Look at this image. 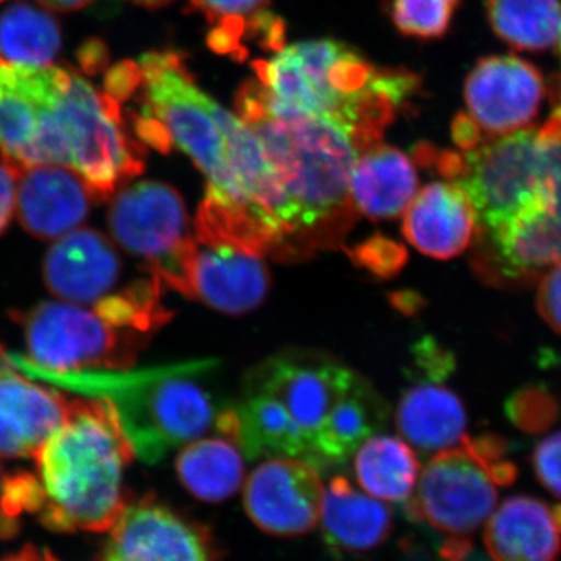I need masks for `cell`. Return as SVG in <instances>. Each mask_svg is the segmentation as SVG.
Here are the masks:
<instances>
[{
	"label": "cell",
	"mask_w": 561,
	"mask_h": 561,
	"mask_svg": "<svg viewBox=\"0 0 561 561\" xmlns=\"http://www.w3.org/2000/svg\"><path fill=\"white\" fill-rule=\"evenodd\" d=\"M236 108L260 139L294 208L295 260L334 249L356 217L351 173L367 144L341 122L273 101L260 81L243 84Z\"/></svg>",
	"instance_id": "cell-1"
},
{
	"label": "cell",
	"mask_w": 561,
	"mask_h": 561,
	"mask_svg": "<svg viewBox=\"0 0 561 561\" xmlns=\"http://www.w3.org/2000/svg\"><path fill=\"white\" fill-rule=\"evenodd\" d=\"M14 367L31 379L88 398L105 400L116 413L133 454L154 465L180 446L197 440L216 423L217 408L205 379L216 360H190L144 370L55 373L11 353Z\"/></svg>",
	"instance_id": "cell-2"
},
{
	"label": "cell",
	"mask_w": 561,
	"mask_h": 561,
	"mask_svg": "<svg viewBox=\"0 0 561 561\" xmlns=\"http://www.w3.org/2000/svg\"><path fill=\"white\" fill-rule=\"evenodd\" d=\"M135 457L111 405L70 401L68 419L33 456L43 490L39 523L54 531H108L127 505L124 472Z\"/></svg>",
	"instance_id": "cell-3"
},
{
	"label": "cell",
	"mask_w": 561,
	"mask_h": 561,
	"mask_svg": "<svg viewBox=\"0 0 561 561\" xmlns=\"http://www.w3.org/2000/svg\"><path fill=\"white\" fill-rule=\"evenodd\" d=\"M253 69L273 101L341 122L368 147L381 142L387 125L419 88L413 73L378 69L332 39L280 47Z\"/></svg>",
	"instance_id": "cell-4"
},
{
	"label": "cell",
	"mask_w": 561,
	"mask_h": 561,
	"mask_svg": "<svg viewBox=\"0 0 561 561\" xmlns=\"http://www.w3.org/2000/svg\"><path fill=\"white\" fill-rule=\"evenodd\" d=\"M140 114H131L140 142L168 153L179 147L208 180L203 205L236 232L250 231L232 179L225 117L228 111L195 83L176 51H150L139 61Z\"/></svg>",
	"instance_id": "cell-5"
},
{
	"label": "cell",
	"mask_w": 561,
	"mask_h": 561,
	"mask_svg": "<svg viewBox=\"0 0 561 561\" xmlns=\"http://www.w3.org/2000/svg\"><path fill=\"white\" fill-rule=\"evenodd\" d=\"M39 113L32 165H62L108 201L146 168L144 147L128 130L121 103L61 68ZM31 165V168H32Z\"/></svg>",
	"instance_id": "cell-6"
},
{
	"label": "cell",
	"mask_w": 561,
	"mask_h": 561,
	"mask_svg": "<svg viewBox=\"0 0 561 561\" xmlns=\"http://www.w3.org/2000/svg\"><path fill=\"white\" fill-rule=\"evenodd\" d=\"M416 154L465 192L478 217L476 236L496 230L538 203L557 206L535 128L485 138L468 150L421 146Z\"/></svg>",
	"instance_id": "cell-7"
},
{
	"label": "cell",
	"mask_w": 561,
	"mask_h": 561,
	"mask_svg": "<svg viewBox=\"0 0 561 561\" xmlns=\"http://www.w3.org/2000/svg\"><path fill=\"white\" fill-rule=\"evenodd\" d=\"M461 448L445 449L421 472L408 512L451 538L481 529L497 504V486L515 482L505 442L494 435L465 437Z\"/></svg>",
	"instance_id": "cell-8"
},
{
	"label": "cell",
	"mask_w": 561,
	"mask_h": 561,
	"mask_svg": "<svg viewBox=\"0 0 561 561\" xmlns=\"http://www.w3.org/2000/svg\"><path fill=\"white\" fill-rule=\"evenodd\" d=\"M11 317L24 330L25 359L47 371L127 370L147 342V335L117 330L76 302H38Z\"/></svg>",
	"instance_id": "cell-9"
},
{
	"label": "cell",
	"mask_w": 561,
	"mask_h": 561,
	"mask_svg": "<svg viewBox=\"0 0 561 561\" xmlns=\"http://www.w3.org/2000/svg\"><path fill=\"white\" fill-rule=\"evenodd\" d=\"M362 381L357 373L324 354L290 351L253 368L243 389L264 391L279 402L305 438L306 463L313 467L317 442L332 412Z\"/></svg>",
	"instance_id": "cell-10"
},
{
	"label": "cell",
	"mask_w": 561,
	"mask_h": 561,
	"mask_svg": "<svg viewBox=\"0 0 561 561\" xmlns=\"http://www.w3.org/2000/svg\"><path fill=\"white\" fill-rule=\"evenodd\" d=\"M158 278L184 297L234 316L256 309L271 289V273L262 256L195 238L183 243Z\"/></svg>",
	"instance_id": "cell-11"
},
{
	"label": "cell",
	"mask_w": 561,
	"mask_h": 561,
	"mask_svg": "<svg viewBox=\"0 0 561 561\" xmlns=\"http://www.w3.org/2000/svg\"><path fill=\"white\" fill-rule=\"evenodd\" d=\"M98 561H221L208 527L157 497L127 502Z\"/></svg>",
	"instance_id": "cell-12"
},
{
	"label": "cell",
	"mask_w": 561,
	"mask_h": 561,
	"mask_svg": "<svg viewBox=\"0 0 561 561\" xmlns=\"http://www.w3.org/2000/svg\"><path fill=\"white\" fill-rule=\"evenodd\" d=\"M190 217L179 192L160 181H139L114 194L108 227L122 249L144 262L147 273L160 267L191 238Z\"/></svg>",
	"instance_id": "cell-13"
},
{
	"label": "cell",
	"mask_w": 561,
	"mask_h": 561,
	"mask_svg": "<svg viewBox=\"0 0 561 561\" xmlns=\"http://www.w3.org/2000/svg\"><path fill=\"white\" fill-rule=\"evenodd\" d=\"M323 497V482L312 465L272 457L247 479L243 508L264 534L294 538L319 526Z\"/></svg>",
	"instance_id": "cell-14"
},
{
	"label": "cell",
	"mask_w": 561,
	"mask_h": 561,
	"mask_svg": "<svg viewBox=\"0 0 561 561\" xmlns=\"http://www.w3.org/2000/svg\"><path fill=\"white\" fill-rule=\"evenodd\" d=\"M545 98L540 70L512 55L483 58L465 81L467 116L478 125L483 138L529 128Z\"/></svg>",
	"instance_id": "cell-15"
},
{
	"label": "cell",
	"mask_w": 561,
	"mask_h": 561,
	"mask_svg": "<svg viewBox=\"0 0 561 561\" xmlns=\"http://www.w3.org/2000/svg\"><path fill=\"white\" fill-rule=\"evenodd\" d=\"M70 401L33 383L0 343V457H33L68 419Z\"/></svg>",
	"instance_id": "cell-16"
},
{
	"label": "cell",
	"mask_w": 561,
	"mask_h": 561,
	"mask_svg": "<svg viewBox=\"0 0 561 561\" xmlns=\"http://www.w3.org/2000/svg\"><path fill=\"white\" fill-rule=\"evenodd\" d=\"M116 247L101 231L80 228L61 236L43 261V279L54 297L94 305L119 283Z\"/></svg>",
	"instance_id": "cell-17"
},
{
	"label": "cell",
	"mask_w": 561,
	"mask_h": 561,
	"mask_svg": "<svg viewBox=\"0 0 561 561\" xmlns=\"http://www.w3.org/2000/svg\"><path fill=\"white\" fill-rule=\"evenodd\" d=\"M90 187L62 165H32L18 171L16 210L33 238L54 241L77 230L90 214Z\"/></svg>",
	"instance_id": "cell-18"
},
{
	"label": "cell",
	"mask_w": 561,
	"mask_h": 561,
	"mask_svg": "<svg viewBox=\"0 0 561 561\" xmlns=\"http://www.w3.org/2000/svg\"><path fill=\"white\" fill-rule=\"evenodd\" d=\"M478 231V217L465 192L451 181H435L405 208L402 232L421 253L451 260L467 250Z\"/></svg>",
	"instance_id": "cell-19"
},
{
	"label": "cell",
	"mask_w": 561,
	"mask_h": 561,
	"mask_svg": "<svg viewBox=\"0 0 561 561\" xmlns=\"http://www.w3.org/2000/svg\"><path fill=\"white\" fill-rule=\"evenodd\" d=\"M60 69L0 66V153L16 172L32 165L41 108Z\"/></svg>",
	"instance_id": "cell-20"
},
{
	"label": "cell",
	"mask_w": 561,
	"mask_h": 561,
	"mask_svg": "<svg viewBox=\"0 0 561 561\" xmlns=\"http://www.w3.org/2000/svg\"><path fill=\"white\" fill-rule=\"evenodd\" d=\"M483 542L494 561H556L561 552L551 508L530 496L502 502L486 519Z\"/></svg>",
	"instance_id": "cell-21"
},
{
	"label": "cell",
	"mask_w": 561,
	"mask_h": 561,
	"mask_svg": "<svg viewBox=\"0 0 561 561\" xmlns=\"http://www.w3.org/2000/svg\"><path fill=\"white\" fill-rule=\"evenodd\" d=\"M419 187L413 162L408 154L382 142L359 154L350 181L354 209L373 220L393 219L408 208Z\"/></svg>",
	"instance_id": "cell-22"
},
{
	"label": "cell",
	"mask_w": 561,
	"mask_h": 561,
	"mask_svg": "<svg viewBox=\"0 0 561 561\" xmlns=\"http://www.w3.org/2000/svg\"><path fill=\"white\" fill-rule=\"evenodd\" d=\"M321 535L335 552L359 553L379 548L391 531L390 508L335 476L324 490Z\"/></svg>",
	"instance_id": "cell-23"
},
{
	"label": "cell",
	"mask_w": 561,
	"mask_h": 561,
	"mask_svg": "<svg viewBox=\"0 0 561 561\" xmlns=\"http://www.w3.org/2000/svg\"><path fill=\"white\" fill-rule=\"evenodd\" d=\"M397 424L402 437L421 453L445 451L467 437V412L460 398L437 383H420L404 391Z\"/></svg>",
	"instance_id": "cell-24"
},
{
	"label": "cell",
	"mask_w": 561,
	"mask_h": 561,
	"mask_svg": "<svg viewBox=\"0 0 561 561\" xmlns=\"http://www.w3.org/2000/svg\"><path fill=\"white\" fill-rule=\"evenodd\" d=\"M268 3L271 0H191L209 21L210 49L234 58L245 57L247 39H257L271 50L286 46L284 24L268 11Z\"/></svg>",
	"instance_id": "cell-25"
},
{
	"label": "cell",
	"mask_w": 561,
	"mask_h": 561,
	"mask_svg": "<svg viewBox=\"0 0 561 561\" xmlns=\"http://www.w3.org/2000/svg\"><path fill=\"white\" fill-rule=\"evenodd\" d=\"M175 468L184 489L205 502L230 500L241 489L245 476L241 448L230 438L187 443L176 457Z\"/></svg>",
	"instance_id": "cell-26"
},
{
	"label": "cell",
	"mask_w": 561,
	"mask_h": 561,
	"mask_svg": "<svg viewBox=\"0 0 561 561\" xmlns=\"http://www.w3.org/2000/svg\"><path fill=\"white\" fill-rule=\"evenodd\" d=\"M356 451L357 482L371 497L387 502L411 500L420 463L408 443L394 437H370Z\"/></svg>",
	"instance_id": "cell-27"
},
{
	"label": "cell",
	"mask_w": 561,
	"mask_h": 561,
	"mask_svg": "<svg viewBox=\"0 0 561 561\" xmlns=\"http://www.w3.org/2000/svg\"><path fill=\"white\" fill-rule=\"evenodd\" d=\"M486 16L515 49L561 51V0H486Z\"/></svg>",
	"instance_id": "cell-28"
},
{
	"label": "cell",
	"mask_w": 561,
	"mask_h": 561,
	"mask_svg": "<svg viewBox=\"0 0 561 561\" xmlns=\"http://www.w3.org/2000/svg\"><path fill=\"white\" fill-rule=\"evenodd\" d=\"M60 49V27L46 11L16 3L0 16V55L10 65L47 68Z\"/></svg>",
	"instance_id": "cell-29"
},
{
	"label": "cell",
	"mask_w": 561,
	"mask_h": 561,
	"mask_svg": "<svg viewBox=\"0 0 561 561\" xmlns=\"http://www.w3.org/2000/svg\"><path fill=\"white\" fill-rule=\"evenodd\" d=\"M131 280L128 286L94 302V311L117 330L149 335L172 319L162 294L165 286L154 275Z\"/></svg>",
	"instance_id": "cell-30"
},
{
	"label": "cell",
	"mask_w": 561,
	"mask_h": 561,
	"mask_svg": "<svg viewBox=\"0 0 561 561\" xmlns=\"http://www.w3.org/2000/svg\"><path fill=\"white\" fill-rule=\"evenodd\" d=\"M460 0H391V18L404 35L438 38L451 24Z\"/></svg>",
	"instance_id": "cell-31"
},
{
	"label": "cell",
	"mask_w": 561,
	"mask_h": 561,
	"mask_svg": "<svg viewBox=\"0 0 561 561\" xmlns=\"http://www.w3.org/2000/svg\"><path fill=\"white\" fill-rule=\"evenodd\" d=\"M507 415L519 430L541 434L559 419L560 408L551 391L545 387H524L508 400Z\"/></svg>",
	"instance_id": "cell-32"
},
{
	"label": "cell",
	"mask_w": 561,
	"mask_h": 561,
	"mask_svg": "<svg viewBox=\"0 0 561 561\" xmlns=\"http://www.w3.org/2000/svg\"><path fill=\"white\" fill-rule=\"evenodd\" d=\"M531 465L541 485L561 500V432L535 446Z\"/></svg>",
	"instance_id": "cell-33"
},
{
	"label": "cell",
	"mask_w": 561,
	"mask_h": 561,
	"mask_svg": "<svg viewBox=\"0 0 561 561\" xmlns=\"http://www.w3.org/2000/svg\"><path fill=\"white\" fill-rule=\"evenodd\" d=\"M354 260L379 275H390L405 261L404 250L389 239L376 238L353 251Z\"/></svg>",
	"instance_id": "cell-34"
},
{
	"label": "cell",
	"mask_w": 561,
	"mask_h": 561,
	"mask_svg": "<svg viewBox=\"0 0 561 561\" xmlns=\"http://www.w3.org/2000/svg\"><path fill=\"white\" fill-rule=\"evenodd\" d=\"M537 136L549 184L557 206L561 209V119L553 116L548 124L537 130Z\"/></svg>",
	"instance_id": "cell-35"
},
{
	"label": "cell",
	"mask_w": 561,
	"mask_h": 561,
	"mask_svg": "<svg viewBox=\"0 0 561 561\" xmlns=\"http://www.w3.org/2000/svg\"><path fill=\"white\" fill-rule=\"evenodd\" d=\"M537 309L549 328L561 334V261L542 273L538 284Z\"/></svg>",
	"instance_id": "cell-36"
},
{
	"label": "cell",
	"mask_w": 561,
	"mask_h": 561,
	"mask_svg": "<svg viewBox=\"0 0 561 561\" xmlns=\"http://www.w3.org/2000/svg\"><path fill=\"white\" fill-rule=\"evenodd\" d=\"M142 72L139 62H117L105 77V92L119 103L128 101L139 90Z\"/></svg>",
	"instance_id": "cell-37"
},
{
	"label": "cell",
	"mask_w": 561,
	"mask_h": 561,
	"mask_svg": "<svg viewBox=\"0 0 561 561\" xmlns=\"http://www.w3.org/2000/svg\"><path fill=\"white\" fill-rule=\"evenodd\" d=\"M18 172L0 161V236L9 228L11 217L16 209Z\"/></svg>",
	"instance_id": "cell-38"
},
{
	"label": "cell",
	"mask_w": 561,
	"mask_h": 561,
	"mask_svg": "<svg viewBox=\"0 0 561 561\" xmlns=\"http://www.w3.org/2000/svg\"><path fill=\"white\" fill-rule=\"evenodd\" d=\"M419 365L423 368L424 373H430L431 378L442 379L451 371L454 360L448 351L438 348L434 342L423 341L419 348Z\"/></svg>",
	"instance_id": "cell-39"
},
{
	"label": "cell",
	"mask_w": 561,
	"mask_h": 561,
	"mask_svg": "<svg viewBox=\"0 0 561 561\" xmlns=\"http://www.w3.org/2000/svg\"><path fill=\"white\" fill-rule=\"evenodd\" d=\"M79 61L81 68L87 70L88 73H95L103 69V66L108 61V51H106L101 41H90L81 47Z\"/></svg>",
	"instance_id": "cell-40"
},
{
	"label": "cell",
	"mask_w": 561,
	"mask_h": 561,
	"mask_svg": "<svg viewBox=\"0 0 561 561\" xmlns=\"http://www.w3.org/2000/svg\"><path fill=\"white\" fill-rule=\"evenodd\" d=\"M0 561H60L50 549L27 545L18 552L9 553Z\"/></svg>",
	"instance_id": "cell-41"
},
{
	"label": "cell",
	"mask_w": 561,
	"mask_h": 561,
	"mask_svg": "<svg viewBox=\"0 0 561 561\" xmlns=\"http://www.w3.org/2000/svg\"><path fill=\"white\" fill-rule=\"evenodd\" d=\"M39 2L51 10L73 11L83 9L91 0H39Z\"/></svg>",
	"instance_id": "cell-42"
},
{
	"label": "cell",
	"mask_w": 561,
	"mask_h": 561,
	"mask_svg": "<svg viewBox=\"0 0 561 561\" xmlns=\"http://www.w3.org/2000/svg\"><path fill=\"white\" fill-rule=\"evenodd\" d=\"M135 2L140 3V5L158 7L162 5V3L171 2V0H135Z\"/></svg>",
	"instance_id": "cell-43"
},
{
	"label": "cell",
	"mask_w": 561,
	"mask_h": 561,
	"mask_svg": "<svg viewBox=\"0 0 561 561\" xmlns=\"http://www.w3.org/2000/svg\"><path fill=\"white\" fill-rule=\"evenodd\" d=\"M553 522H556L557 529H559L561 535V505H557L552 512Z\"/></svg>",
	"instance_id": "cell-44"
},
{
	"label": "cell",
	"mask_w": 561,
	"mask_h": 561,
	"mask_svg": "<svg viewBox=\"0 0 561 561\" xmlns=\"http://www.w3.org/2000/svg\"><path fill=\"white\" fill-rule=\"evenodd\" d=\"M7 474H9V472L3 470L2 465H0V496H2L3 483H5Z\"/></svg>",
	"instance_id": "cell-45"
},
{
	"label": "cell",
	"mask_w": 561,
	"mask_h": 561,
	"mask_svg": "<svg viewBox=\"0 0 561 561\" xmlns=\"http://www.w3.org/2000/svg\"><path fill=\"white\" fill-rule=\"evenodd\" d=\"M561 54V51H560ZM553 116H557L559 117V119H561V81H560V88H559V98H557V110H556V114H553Z\"/></svg>",
	"instance_id": "cell-46"
},
{
	"label": "cell",
	"mask_w": 561,
	"mask_h": 561,
	"mask_svg": "<svg viewBox=\"0 0 561 561\" xmlns=\"http://www.w3.org/2000/svg\"><path fill=\"white\" fill-rule=\"evenodd\" d=\"M3 62H7V61H5V60H3L2 55H0V66H2V65H3Z\"/></svg>",
	"instance_id": "cell-47"
},
{
	"label": "cell",
	"mask_w": 561,
	"mask_h": 561,
	"mask_svg": "<svg viewBox=\"0 0 561 561\" xmlns=\"http://www.w3.org/2000/svg\"><path fill=\"white\" fill-rule=\"evenodd\" d=\"M443 561H460V560H449V559H445Z\"/></svg>",
	"instance_id": "cell-48"
},
{
	"label": "cell",
	"mask_w": 561,
	"mask_h": 561,
	"mask_svg": "<svg viewBox=\"0 0 561 561\" xmlns=\"http://www.w3.org/2000/svg\"><path fill=\"white\" fill-rule=\"evenodd\" d=\"M0 2H2V0H0Z\"/></svg>",
	"instance_id": "cell-49"
}]
</instances>
